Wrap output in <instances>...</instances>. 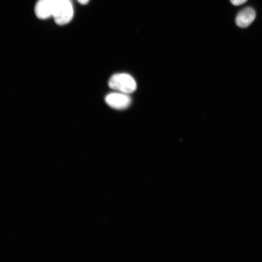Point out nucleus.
<instances>
[{
  "label": "nucleus",
  "mask_w": 262,
  "mask_h": 262,
  "mask_svg": "<svg viewBox=\"0 0 262 262\" xmlns=\"http://www.w3.org/2000/svg\"><path fill=\"white\" fill-rule=\"evenodd\" d=\"M108 85L112 89L129 94L136 89L134 79L127 73H117L113 75L108 81Z\"/></svg>",
  "instance_id": "f257e3e1"
},
{
  "label": "nucleus",
  "mask_w": 262,
  "mask_h": 262,
  "mask_svg": "<svg viewBox=\"0 0 262 262\" xmlns=\"http://www.w3.org/2000/svg\"><path fill=\"white\" fill-rule=\"evenodd\" d=\"M53 17L58 25L68 23L72 19L74 10L70 0H54Z\"/></svg>",
  "instance_id": "f03ea898"
},
{
  "label": "nucleus",
  "mask_w": 262,
  "mask_h": 262,
  "mask_svg": "<svg viewBox=\"0 0 262 262\" xmlns=\"http://www.w3.org/2000/svg\"><path fill=\"white\" fill-rule=\"evenodd\" d=\"M105 100L109 106L116 109H125L131 102V98L129 94L120 92L108 94Z\"/></svg>",
  "instance_id": "7ed1b4c3"
},
{
  "label": "nucleus",
  "mask_w": 262,
  "mask_h": 262,
  "mask_svg": "<svg viewBox=\"0 0 262 262\" xmlns=\"http://www.w3.org/2000/svg\"><path fill=\"white\" fill-rule=\"evenodd\" d=\"M54 7V0H39L35 6V14L40 19L47 18L52 16Z\"/></svg>",
  "instance_id": "20e7f679"
},
{
  "label": "nucleus",
  "mask_w": 262,
  "mask_h": 262,
  "mask_svg": "<svg viewBox=\"0 0 262 262\" xmlns=\"http://www.w3.org/2000/svg\"><path fill=\"white\" fill-rule=\"evenodd\" d=\"M256 14L251 7H246L240 11L235 18L236 25L241 28L248 26L255 19Z\"/></svg>",
  "instance_id": "39448f33"
},
{
  "label": "nucleus",
  "mask_w": 262,
  "mask_h": 262,
  "mask_svg": "<svg viewBox=\"0 0 262 262\" xmlns=\"http://www.w3.org/2000/svg\"><path fill=\"white\" fill-rule=\"evenodd\" d=\"M230 2L235 6H239L245 3L247 0H229Z\"/></svg>",
  "instance_id": "423d86ee"
},
{
  "label": "nucleus",
  "mask_w": 262,
  "mask_h": 262,
  "mask_svg": "<svg viewBox=\"0 0 262 262\" xmlns=\"http://www.w3.org/2000/svg\"><path fill=\"white\" fill-rule=\"evenodd\" d=\"M78 2L82 4H86L89 1V0H77Z\"/></svg>",
  "instance_id": "0eeeda50"
}]
</instances>
